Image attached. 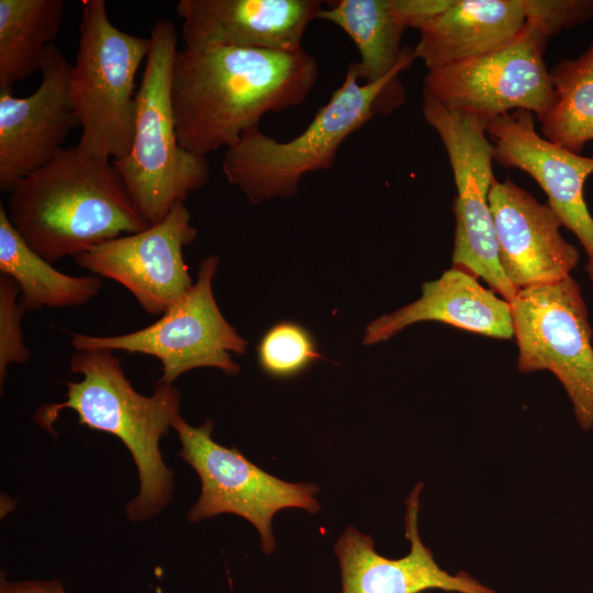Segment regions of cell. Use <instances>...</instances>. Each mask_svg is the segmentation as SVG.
<instances>
[{
	"instance_id": "9a60e30c",
	"label": "cell",
	"mask_w": 593,
	"mask_h": 593,
	"mask_svg": "<svg viewBox=\"0 0 593 593\" xmlns=\"http://www.w3.org/2000/svg\"><path fill=\"white\" fill-rule=\"evenodd\" d=\"M489 204L500 264L517 291L571 276L580 255L561 235L562 223L548 204L537 201L510 178H495Z\"/></svg>"
},
{
	"instance_id": "4316f807",
	"label": "cell",
	"mask_w": 593,
	"mask_h": 593,
	"mask_svg": "<svg viewBox=\"0 0 593 593\" xmlns=\"http://www.w3.org/2000/svg\"><path fill=\"white\" fill-rule=\"evenodd\" d=\"M1 585H3L9 593H68L64 590L63 585L58 581L47 580H26L20 582H9L1 577Z\"/></svg>"
},
{
	"instance_id": "52a82bcc",
	"label": "cell",
	"mask_w": 593,
	"mask_h": 593,
	"mask_svg": "<svg viewBox=\"0 0 593 593\" xmlns=\"http://www.w3.org/2000/svg\"><path fill=\"white\" fill-rule=\"evenodd\" d=\"M510 305L517 370L552 372L566 390L580 428L592 429L593 332L579 283L569 276L526 287Z\"/></svg>"
},
{
	"instance_id": "4fadbf2b",
	"label": "cell",
	"mask_w": 593,
	"mask_h": 593,
	"mask_svg": "<svg viewBox=\"0 0 593 593\" xmlns=\"http://www.w3.org/2000/svg\"><path fill=\"white\" fill-rule=\"evenodd\" d=\"M71 64L54 44L46 49L42 80L27 97L0 90V189L10 192L24 177L55 158L80 126L70 91Z\"/></svg>"
},
{
	"instance_id": "5bb4252c",
	"label": "cell",
	"mask_w": 593,
	"mask_h": 593,
	"mask_svg": "<svg viewBox=\"0 0 593 593\" xmlns=\"http://www.w3.org/2000/svg\"><path fill=\"white\" fill-rule=\"evenodd\" d=\"M494 160L528 174L548 198L562 226L570 230L586 255L585 271L593 282V217L584 201V182L593 174V157L572 153L535 130L532 112L516 110L485 124Z\"/></svg>"
},
{
	"instance_id": "8992f818",
	"label": "cell",
	"mask_w": 593,
	"mask_h": 593,
	"mask_svg": "<svg viewBox=\"0 0 593 593\" xmlns=\"http://www.w3.org/2000/svg\"><path fill=\"white\" fill-rule=\"evenodd\" d=\"M79 45L69 91L81 134L77 152L116 160L132 147L136 115L135 76L152 41L115 27L104 0L82 3Z\"/></svg>"
},
{
	"instance_id": "cb8c5ba5",
	"label": "cell",
	"mask_w": 593,
	"mask_h": 593,
	"mask_svg": "<svg viewBox=\"0 0 593 593\" xmlns=\"http://www.w3.org/2000/svg\"><path fill=\"white\" fill-rule=\"evenodd\" d=\"M260 368L270 377L286 379L298 376L320 360L311 333L294 322H280L270 327L257 346Z\"/></svg>"
},
{
	"instance_id": "603a6c76",
	"label": "cell",
	"mask_w": 593,
	"mask_h": 593,
	"mask_svg": "<svg viewBox=\"0 0 593 593\" xmlns=\"http://www.w3.org/2000/svg\"><path fill=\"white\" fill-rule=\"evenodd\" d=\"M555 100L537 118L541 136L579 154L593 139V43L577 58L550 69Z\"/></svg>"
},
{
	"instance_id": "44dd1931",
	"label": "cell",
	"mask_w": 593,
	"mask_h": 593,
	"mask_svg": "<svg viewBox=\"0 0 593 593\" xmlns=\"http://www.w3.org/2000/svg\"><path fill=\"white\" fill-rule=\"evenodd\" d=\"M0 273L11 277L20 288V304L25 312L43 307L80 306L98 295V276L74 277L55 269L21 237L0 204Z\"/></svg>"
},
{
	"instance_id": "d6986e66",
	"label": "cell",
	"mask_w": 593,
	"mask_h": 593,
	"mask_svg": "<svg viewBox=\"0 0 593 593\" xmlns=\"http://www.w3.org/2000/svg\"><path fill=\"white\" fill-rule=\"evenodd\" d=\"M526 22L522 0H448L417 29L413 56L428 70L475 58L510 43Z\"/></svg>"
},
{
	"instance_id": "7c38bea8",
	"label": "cell",
	"mask_w": 593,
	"mask_h": 593,
	"mask_svg": "<svg viewBox=\"0 0 593 593\" xmlns=\"http://www.w3.org/2000/svg\"><path fill=\"white\" fill-rule=\"evenodd\" d=\"M184 202L160 222L103 242L76 257L78 266L127 289L148 314H164L192 288L183 247L197 237Z\"/></svg>"
},
{
	"instance_id": "8fae6325",
	"label": "cell",
	"mask_w": 593,
	"mask_h": 593,
	"mask_svg": "<svg viewBox=\"0 0 593 593\" xmlns=\"http://www.w3.org/2000/svg\"><path fill=\"white\" fill-rule=\"evenodd\" d=\"M423 115L444 144L456 186L452 267L482 279L510 303L517 290L505 277L499 258L489 204V191L495 180L493 144L485 125L429 100H423Z\"/></svg>"
},
{
	"instance_id": "ffe728a7",
	"label": "cell",
	"mask_w": 593,
	"mask_h": 593,
	"mask_svg": "<svg viewBox=\"0 0 593 593\" xmlns=\"http://www.w3.org/2000/svg\"><path fill=\"white\" fill-rule=\"evenodd\" d=\"M445 3V0H337L323 8L317 19L338 26L350 37L360 56L354 63L360 80L373 83L414 58L413 49L401 46L405 30H417Z\"/></svg>"
},
{
	"instance_id": "7402d4cb",
	"label": "cell",
	"mask_w": 593,
	"mask_h": 593,
	"mask_svg": "<svg viewBox=\"0 0 593 593\" xmlns=\"http://www.w3.org/2000/svg\"><path fill=\"white\" fill-rule=\"evenodd\" d=\"M64 9L61 0H0V90L41 72Z\"/></svg>"
},
{
	"instance_id": "ba28073f",
	"label": "cell",
	"mask_w": 593,
	"mask_h": 593,
	"mask_svg": "<svg viewBox=\"0 0 593 593\" xmlns=\"http://www.w3.org/2000/svg\"><path fill=\"white\" fill-rule=\"evenodd\" d=\"M550 33L527 21L506 45L482 56L430 69L424 78L423 100L468 114L484 125L516 110L539 118L555 100L545 61Z\"/></svg>"
},
{
	"instance_id": "277c9868",
	"label": "cell",
	"mask_w": 593,
	"mask_h": 593,
	"mask_svg": "<svg viewBox=\"0 0 593 593\" xmlns=\"http://www.w3.org/2000/svg\"><path fill=\"white\" fill-rule=\"evenodd\" d=\"M413 61L407 59L373 83H361L355 64H350L342 85L305 130L287 142L266 135L259 126L246 131L225 149L222 171L227 182L254 204L294 195L304 176L333 167L346 138L376 114H388L403 103L399 76Z\"/></svg>"
},
{
	"instance_id": "2e32d148",
	"label": "cell",
	"mask_w": 593,
	"mask_h": 593,
	"mask_svg": "<svg viewBox=\"0 0 593 593\" xmlns=\"http://www.w3.org/2000/svg\"><path fill=\"white\" fill-rule=\"evenodd\" d=\"M423 482L405 500V537L410 551L399 559L381 556L370 535L349 525L334 546L342 573L343 593H496L466 571L449 573L436 562L419 536L418 512Z\"/></svg>"
},
{
	"instance_id": "30bf717a",
	"label": "cell",
	"mask_w": 593,
	"mask_h": 593,
	"mask_svg": "<svg viewBox=\"0 0 593 593\" xmlns=\"http://www.w3.org/2000/svg\"><path fill=\"white\" fill-rule=\"evenodd\" d=\"M219 257L204 258L188 293L153 324L118 336L72 334L77 351L124 350L156 357L161 363L159 383L172 384L184 372L219 368L228 376L240 371L232 354L246 353L247 342L225 320L213 295L212 280Z\"/></svg>"
},
{
	"instance_id": "6da1fadb",
	"label": "cell",
	"mask_w": 593,
	"mask_h": 593,
	"mask_svg": "<svg viewBox=\"0 0 593 593\" xmlns=\"http://www.w3.org/2000/svg\"><path fill=\"white\" fill-rule=\"evenodd\" d=\"M317 77L316 59L304 48H182L170 81L177 138L201 157L227 149L266 114L305 102Z\"/></svg>"
},
{
	"instance_id": "83f0119b",
	"label": "cell",
	"mask_w": 593,
	"mask_h": 593,
	"mask_svg": "<svg viewBox=\"0 0 593 593\" xmlns=\"http://www.w3.org/2000/svg\"><path fill=\"white\" fill-rule=\"evenodd\" d=\"M0 593H9V592L7 591V589L3 585H1L0 586Z\"/></svg>"
},
{
	"instance_id": "e0dca14e",
	"label": "cell",
	"mask_w": 593,
	"mask_h": 593,
	"mask_svg": "<svg viewBox=\"0 0 593 593\" xmlns=\"http://www.w3.org/2000/svg\"><path fill=\"white\" fill-rule=\"evenodd\" d=\"M322 9L320 0H180L176 4L187 49L298 51Z\"/></svg>"
},
{
	"instance_id": "484cf974",
	"label": "cell",
	"mask_w": 593,
	"mask_h": 593,
	"mask_svg": "<svg viewBox=\"0 0 593 593\" xmlns=\"http://www.w3.org/2000/svg\"><path fill=\"white\" fill-rule=\"evenodd\" d=\"M527 21L544 26L550 35L593 19V0H522Z\"/></svg>"
},
{
	"instance_id": "9c48e42d",
	"label": "cell",
	"mask_w": 593,
	"mask_h": 593,
	"mask_svg": "<svg viewBox=\"0 0 593 593\" xmlns=\"http://www.w3.org/2000/svg\"><path fill=\"white\" fill-rule=\"evenodd\" d=\"M213 421L195 427L177 415L171 427L177 432L179 456L197 472L201 493L187 518L194 523L222 513L236 514L250 522L260 535L264 553L275 550L271 522L284 508L320 511L318 488L311 483H290L264 471L239 450L217 444L211 436Z\"/></svg>"
},
{
	"instance_id": "d4e9b609",
	"label": "cell",
	"mask_w": 593,
	"mask_h": 593,
	"mask_svg": "<svg viewBox=\"0 0 593 593\" xmlns=\"http://www.w3.org/2000/svg\"><path fill=\"white\" fill-rule=\"evenodd\" d=\"M20 288L9 276L0 273V382L11 363H23L31 357L24 344L21 320L24 309L20 304Z\"/></svg>"
},
{
	"instance_id": "7a4b0ae2",
	"label": "cell",
	"mask_w": 593,
	"mask_h": 593,
	"mask_svg": "<svg viewBox=\"0 0 593 593\" xmlns=\"http://www.w3.org/2000/svg\"><path fill=\"white\" fill-rule=\"evenodd\" d=\"M9 193L11 224L51 264L149 226L112 160L82 156L75 146L64 148Z\"/></svg>"
},
{
	"instance_id": "3957f363",
	"label": "cell",
	"mask_w": 593,
	"mask_h": 593,
	"mask_svg": "<svg viewBox=\"0 0 593 593\" xmlns=\"http://www.w3.org/2000/svg\"><path fill=\"white\" fill-rule=\"evenodd\" d=\"M69 367L82 380L67 381L66 400L38 409L34 422L53 433L60 412L70 409L79 424L118 437L130 450L139 479V492L126 505V515L132 522L150 518L172 496V472L163 460L159 440L179 415L180 392L158 382L152 395L138 393L109 349L76 351Z\"/></svg>"
},
{
	"instance_id": "ac0fdd59",
	"label": "cell",
	"mask_w": 593,
	"mask_h": 593,
	"mask_svg": "<svg viewBox=\"0 0 593 593\" xmlns=\"http://www.w3.org/2000/svg\"><path fill=\"white\" fill-rule=\"evenodd\" d=\"M422 322H439L497 339L514 337L510 303L482 287L473 275L451 267L438 279L424 282L419 299L372 321L366 327L363 344L388 340Z\"/></svg>"
},
{
	"instance_id": "5b68a950",
	"label": "cell",
	"mask_w": 593,
	"mask_h": 593,
	"mask_svg": "<svg viewBox=\"0 0 593 593\" xmlns=\"http://www.w3.org/2000/svg\"><path fill=\"white\" fill-rule=\"evenodd\" d=\"M145 69L136 94L132 147L112 160L141 216L149 224L163 221L178 202L209 180L206 157L183 149L177 138L170 99L178 33L168 20L156 21Z\"/></svg>"
}]
</instances>
